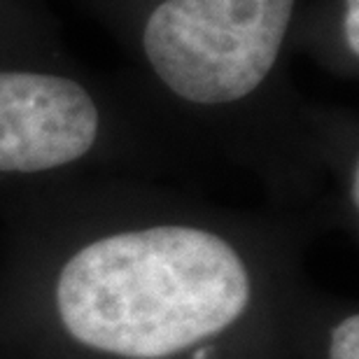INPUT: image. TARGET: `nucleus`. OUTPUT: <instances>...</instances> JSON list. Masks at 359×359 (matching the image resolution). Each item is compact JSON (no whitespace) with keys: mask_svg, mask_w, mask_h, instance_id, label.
<instances>
[{"mask_svg":"<svg viewBox=\"0 0 359 359\" xmlns=\"http://www.w3.org/2000/svg\"><path fill=\"white\" fill-rule=\"evenodd\" d=\"M339 33H341V42L346 54L353 61H357L359 54V0H341V10H339Z\"/></svg>","mask_w":359,"mask_h":359,"instance_id":"nucleus-5","label":"nucleus"},{"mask_svg":"<svg viewBox=\"0 0 359 359\" xmlns=\"http://www.w3.org/2000/svg\"><path fill=\"white\" fill-rule=\"evenodd\" d=\"M238 252L196 226H149L84 245L56 280V313L77 343L126 359L173 357L245 313Z\"/></svg>","mask_w":359,"mask_h":359,"instance_id":"nucleus-1","label":"nucleus"},{"mask_svg":"<svg viewBox=\"0 0 359 359\" xmlns=\"http://www.w3.org/2000/svg\"><path fill=\"white\" fill-rule=\"evenodd\" d=\"M301 0H140L131 35L149 73L196 107L257 93L283 59Z\"/></svg>","mask_w":359,"mask_h":359,"instance_id":"nucleus-2","label":"nucleus"},{"mask_svg":"<svg viewBox=\"0 0 359 359\" xmlns=\"http://www.w3.org/2000/svg\"><path fill=\"white\" fill-rule=\"evenodd\" d=\"M359 318L350 315L336 325L329 343V359H359Z\"/></svg>","mask_w":359,"mask_h":359,"instance_id":"nucleus-4","label":"nucleus"},{"mask_svg":"<svg viewBox=\"0 0 359 359\" xmlns=\"http://www.w3.org/2000/svg\"><path fill=\"white\" fill-rule=\"evenodd\" d=\"M100 110L68 75L0 68V173H45L84 159Z\"/></svg>","mask_w":359,"mask_h":359,"instance_id":"nucleus-3","label":"nucleus"}]
</instances>
